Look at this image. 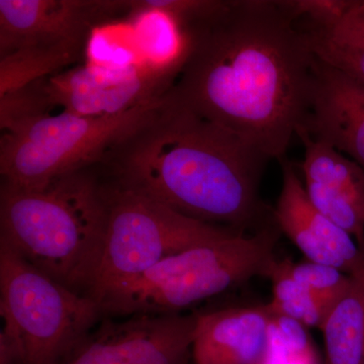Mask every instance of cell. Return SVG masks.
<instances>
[{
    "label": "cell",
    "instance_id": "cell-1",
    "mask_svg": "<svg viewBox=\"0 0 364 364\" xmlns=\"http://www.w3.org/2000/svg\"><path fill=\"white\" fill-rule=\"evenodd\" d=\"M188 52L163 97L287 157L312 97V41L284 0H200L179 18Z\"/></svg>",
    "mask_w": 364,
    "mask_h": 364
},
{
    "label": "cell",
    "instance_id": "cell-2",
    "mask_svg": "<svg viewBox=\"0 0 364 364\" xmlns=\"http://www.w3.org/2000/svg\"><path fill=\"white\" fill-rule=\"evenodd\" d=\"M269 158L234 132L162 104L100 166L122 188L182 215L233 228L269 224L259 188Z\"/></svg>",
    "mask_w": 364,
    "mask_h": 364
},
{
    "label": "cell",
    "instance_id": "cell-3",
    "mask_svg": "<svg viewBox=\"0 0 364 364\" xmlns=\"http://www.w3.org/2000/svg\"><path fill=\"white\" fill-rule=\"evenodd\" d=\"M95 168L39 188L2 182L0 191V244L85 296L102 259L109 210V181Z\"/></svg>",
    "mask_w": 364,
    "mask_h": 364
},
{
    "label": "cell",
    "instance_id": "cell-4",
    "mask_svg": "<svg viewBox=\"0 0 364 364\" xmlns=\"http://www.w3.org/2000/svg\"><path fill=\"white\" fill-rule=\"evenodd\" d=\"M273 221L170 256L100 301L102 315H168L225 293L253 277L268 279L279 260Z\"/></svg>",
    "mask_w": 364,
    "mask_h": 364
},
{
    "label": "cell",
    "instance_id": "cell-5",
    "mask_svg": "<svg viewBox=\"0 0 364 364\" xmlns=\"http://www.w3.org/2000/svg\"><path fill=\"white\" fill-rule=\"evenodd\" d=\"M0 348L16 364H59L95 327L102 309L0 244Z\"/></svg>",
    "mask_w": 364,
    "mask_h": 364
},
{
    "label": "cell",
    "instance_id": "cell-6",
    "mask_svg": "<svg viewBox=\"0 0 364 364\" xmlns=\"http://www.w3.org/2000/svg\"><path fill=\"white\" fill-rule=\"evenodd\" d=\"M161 104L162 97L116 116L48 112L14 124L1 132L2 182L39 188L67 174L100 166Z\"/></svg>",
    "mask_w": 364,
    "mask_h": 364
},
{
    "label": "cell",
    "instance_id": "cell-7",
    "mask_svg": "<svg viewBox=\"0 0 364 364\" xmlns=\"http://www.w3.org/2000/svg\"><path fill=\"white\" fill-rule=\"evenodd\" d=\"M107 179L109 210L104 249L87 294L98 305L112 289L136 279L170 256L245 233L191 219Z\"/></svg>",
    "mask_w": 364,
    "mask_h": 364
},
{
    "label": "cell",
    "instance_id": "cell-8",
    "mask_svg": "<svg viewBox=\"0 0 364 364\" xmlns=\"http://www.w3.org/2000/svg\"><path fill=\"white\" fill-rule=\"evenodd\" d=\"M176 76L144 64L111 69L85 63L20 88L16 105L25 119L58 107L76 116H116L161 97Z\"/></svg>",
    "mask_w": 364,
    "mask_h": 364
},
{
    "label": "cell",
    "instance_id": "cell-9",
    "mask_svg": "<svg viewBox=\"0 0 364 364\" xmlns=\"http://www.w3.org/2000/svg\"><path fill=\"white\" fill-rule=\"evenodd\" d=\"M129 13V1L0 0V58L36 53L70 66L95 28Z\"/></svg>",
    "mask_w": 364,
    "mask_h": 364
},
{
    "label": "cell",
    "instance_id": "cell-10",
    "mask_svg": "<svg viewBox=\"0 0 364 364\" xmlns=\"http://www.w3.org/2000/svg\"><path fill=\"white\" fill-rule=\"evenodd\" d=\"M196 314L104 320L59 364H188Z\"/></svg>",
    "mask_w": 364,
    "mask_h": 364
},
{
    "label": "cell",
    "instance_id": "cell-11",
    "mask_svg": "<svg viewBox=\"0 0 364 364\" xmlns=\"http://www.w3.org/2000/svg\"><path fill=\"white\" fill-rule=\"evenodd\" d=\"M282 166V188L273 220L306 259L338 268L351 275L364 261V248L311 202L296 166L287 159Z\"/></svg>",
    "mask_w": 364,
    "mask_h": 364
},
{
    "label": "cell",
    "instance_id": "cell-12",
    "mask_svg": "<svg viewBox=\"0 0 364 364\" xmlns=\"http://www.w3.org/2000/svg\"><path fill=\"white\" fill-rule=\"evenodd\" d=\"M296 136L304 146L299 169L311 202L364 248V170L305 129Z\"/></svg>",
    "mask_w": 364,
    "mask_h": 364
},
{
    "label": "cell",
    "instance_id": "cell-13",
    "mask_svg": "<svg viewBox=\"0 0 364 364\" xmlns=\"http://www.w3.org/2000/svg\"><path fill=\"white\" fill-rule=\"evenodd\" d=\"M305 129L364 170V88L316 56Z\"/></svg>",
    "mask_w": 364,
    "mask_h": 364
},
{
    "label": "cell",
    "instance_id": "cell-14",
    "mask_svg": "<svg viewBox=\"0 0 364 364\" xmlns=\"http://www.w3.org/2000/svg\"><path fill=\"white\" fill-rule=\"evenodd\" d=\"M272 312L262 306H232L196 314L195 364H263Z\"/></svg>",
    "mask_w": 364,
    "mask_h": 364
},
{
    "label": "cell",
    "instance_id": "cell-15",
    "mask_svg": "<svg viewBox=\"0 0 364 364\" xmlns=\"http://www.w3.org/2000/svg\"><path fill=\"white\" fill-rule=\"evenodd\" d=\"M134 42L141 63L178 74L188 52V39L173 14L142 1H129Z\"/></svg>",
    "mask_w": 364,
    "mask_h": 364
},
{
    "label": "cell",
    "instance_id": "cell-16",
    "mask_svg": "<svg viewBox=\"0 0 364 364\" xmlns=\"http://www.w3.org/2000/svg\"><path fill=\"white\" fill-rule=\"evenodd\" d=\"M350 277L348 289L320 329L325 341L323 364H364V261Z\"/></svg>",
    "mask_w": 364,
    "mask_h": 364
},
{
    "label": "cell",
    "instance_id": "cell-17",
    "mask_svg": "<svg viewBox=\"0 0 364 364\" xmlns=\"http://www.w3.org/2000/svg\"><path fill=\"white\" fill-rule=\"evenodd\" d=\"M289 258L279 259L268 279L272 282V299L267 304L275 315L293 318L306 328L321 329L331 308L294 279Z\"/></svg>",
    "mask_w": 364,
    "mask_h": 364
},
{
    "label": "cell",
    "instance_id": "cell-18",
    "mask_svg": "<svg viewBox=\"0 0 364 364\" xmlns=\"http://www.w3.org/2000/svg\"><path fill=\"white\" fill-rule=\"evenodd\" d=\"M85 63L111 69L142 64L128 18L109 21L92 31L86 44Z\"/></svg>",
    "mask_w": 364,
    "mask_h": 364
},
{
    "label": "cell",
    "instance_id": "cell-19",
    "mask_svg": "<svg viewBox=\"0 0 364 364\" xmlns=\"http://www.w3.org/2000/svg\"><path fill=\"white\" fill-rule=\"evenodd\" d=\"M289 272L294 279L308 287L331 309L348 289L351 282L350 275L338 268L308 259L296 263L291 261Z\"/></svg>",
    "mask_w": 364,
    "mask_h": 364
},
{
    "label": "cell",
    "instance_id": "cell-20",
    "mask_svg": "<svg viewBox=\"0 0 364 364\" xmlns=\"http://www.w3.org/2000/svg\"><path fill=\"white\" fill-rule=\"evenodd\" d=\"M318 59L338 69L364 88V48L337 44L320 31L306 28Z\"/></svg>",
    "mask_w": 364,
    "mask_h": 364
},
{
    "label": "cell",
    "instance_id": "cell-21",
    "mask_svg": "<svg viewBox=\"0 0 364 364\" xmlns=\"http://www.w3.org/2000/svg\"><path fill=\"white\" fill-rule=\"evenodd\" d=\"M320 32L337 44L364 48V0H352L348 11L334 28Z\"/></svg>",
    "mask_w": 364,
    "mask_h": 364
},
{
    "label": "cell",
    "instance_id": "cell-22",
    "mask_svg": "<svg viewBox=\"0 0 364 364\" xmlns=\"http://www.w3.org/2000/svg\"><path fill=\"white\" fill-rule=\"evenodd\" d=\"M263 364H323L317 350L301 358H279L267 355Z\"/></svg>",
    "mask_w": 364,
    "mask_h": 364
}]
</instances>
